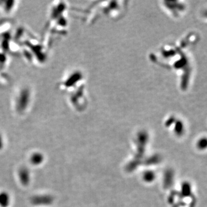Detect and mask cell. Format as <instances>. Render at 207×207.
<instances>
[{
	"label": "cell",
	"mask_w": 207,
	"mask_h": 207,
	"mask_svg": "<svg viewBox=\"0 0 207 207\" xmlns=\"http://www.w3.org/2000/svg\"><path fill=\"white\" fill-rule=\"evenodd\" d=\"M198 149L200 150H204L207 149V138L203 137L198 140L196 144Z\"/></svg>",
	"instance_id": "obj_3"
},
{
	"label": "cell",
	"mask_w": 207,
	"mask_h": 207,
	"mask_svg": "<svg viewBox=\"0 0 207 207\" xmlns=\"http://www.w3.org/2000/svg\"><path fill=\"white\" fill-rule=\"evenodd\" d=\"M203 16L204 17L207 18V10H205L204 12H203Z\"/></svg>",
	"instance_id": "obj_4"
},
{
	"label": "cell",
	"mask_w": 207,
	"mask_h": 207,
	"mask_svg": "<svg viewBox=\"0 0 207 207\" xmlns=\"http://www.w3.org/2000/svg\"><path fill=\"white\" fill-rule=\"evenodd\" d=\"M32 92L26 86L20 87L15 94L13 106L17 112H23L28 109L32 102Z\"/></svg>",
	"instance_id": "obj_1"
},
{
	"label": "cell",
	"mask_w": 207,
	"mask_h": 207,
	"mask_svg": "<svg viewBox=\"0 0 207 207\" xmlns=\"http://www.w3.org/2000/svg\"><path fill=\"white\" fill-rule=\"evenodd\" d=\"M17 2L13 1H0V10L4 13L10 14L16 9Z\"/></svg>",
	"instance_id": "obj_2"
}]
</instances>
